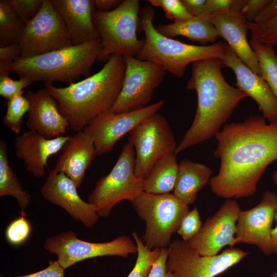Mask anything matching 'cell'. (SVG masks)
I'll return each mask as SVG.
<instances>
[{
    "mask_svg": "<svg viewBox=\"0 0 277 277\" xmlns=\"http://www.w3.org/2000/svg\"><path fill=\"white\" fill-rule=\"evenodd\" d=\"M215 137L220 166L208 183L212 191L226 199L253 195L267 167L277 161V120L267 124L254 116L226 123Z\"/></svg>",
    "mask_w": 277,
    "mask_h": 277,
    "instance_id": "cell-1",
    "label": "cell"
},
{
    "mask_svg": "<svg viewBox=\"0 0 277 277\" xmlns=\"http://www.w3.org/2000/svg\"><path fill=\"white\" fill-rule=\"evenodd\" d=\"M222 60L211 58L192 63L186 88L197 95L196 113L190 128L177 146L174 154L209 140L221 131L247 94L224 78Z\"/></svg>",
    "mask_w": 277,
    "mask_h": 277,
    "instance_id": "cell-2",
    "label": "cell"
},
{
    "mask_svg": "<svg viewBox=\"0 0 277 277\" xmlns=\"http://www.w3.org/2000/svg\"><path fill=\"white\" fill-rule=\"evenodd\" d=\"M126 64L124 56L111 55L98 72L66 87L45 83L57 103L60 113L74 132L82 131L98 115L109 111L123 86Z\"/></svg>",
    "mask_w": 277,
    "mask_h": 277,
    "instance_id": "cell-3",
    "label": "cell"
},
{
    "mask_svg": "<svg viewBox=\"0 0 277 277\" xmlns=\"http://www.w3.org/2000/svg\"><path fill=\"white\" fill-rule=\"evenodd\" d=\"M102 48L99 39L34 56L19 57L0 70V75L13 72L33 83L58 81L70 85L82 75H91V68Z\"/></svg>",
    "mask_w": 277,
    "mask_h": 277,
    "instance_id": "cell-4",
    "label": "cell"
},
{
    "mask_svg": "<svg viewBox=\"0 0 277 277\" xmlns=\"http://www.w3.org/2000/svg\"><path fill=\"white\" fill-rule=\"evenodd\" d=\"M155 14L153 7L149 5H145L140 9V23L145 37L137 58L154 63L178 78L182 77L187 66L194 62L223 58L227 44L220 41L208 46H197L167 37L153 25Z\"/></svg>",
    "mask_w": 277,
    "mask_h": 277,
    "instance_id": "cell-5",
    "label": "cell"
},
{
    "mask_svg": "<svg viewBox=\"0 0 277 277\" xmlns=\"http://www.w3.org/2000/svg\"><path fill=\"white\" fill-rule=\"evenodd\" d=\"M140 11L138 0H123L109 12L93 11L92 21L102 46L97 61L107 62L114 54L136 57L143 43L137 36Z\"/></svg>",
    "mask_w": 277,
    "mask_h": 277,
    "instance_id": "cell-6",
    "label": "cell"
},
{
    "mask_svg": "<svg viewBox=\"0 0 277 277\" xmlns=\"http://www.w3.org/2000/svg\"><path fill=\"white\" fill-rule=\"evenodd\" d=\"M129 202L145 222L142 238L150 249L168 248L189 208L173 193L153 194L143 191Z\"/></svg>",
    "mask_w": 277,
    "mask_h": 277,
    "instance_id": "cell-7",
    "label": "cell"
},
{
    "mask_svg": "<svg viewBox=\"0 0 277 277\" xmlns=\"http://www.w3.org/2000/svg\"><path fill=\"white\" fill-rule=\"evenodd\" d=\"M135 152L129 143L123 147L109 174L96 183L88 197V203L95 208L99 217L109 215L115 205L130 201L143 191V179L135 173Z\"/></svg>",
    "mask_w": 277,
    "mask_h": 277,
    "instance_id": "cell-8",
    "label": "cell"
},
{
    "mask_svg": "<svg viewBox=\"0 0 277 277\" xmlns=\"http://www.w3.org/2000/svg\"><path fill=\"white\" fill-rule=\"evenodd\" d=\"M128 141L135 152V175L141 179L159 160L174 153L177 147L167 120L158 113L134 128L129 133Z\"/></svg>",
    "mask_w": 277,
    "mask_h": 277,
    "instance_id": "cell-9",
    "label": "cell"
},
{
    "mask_svg": "<svg viewBox=\"0 0 277 277\" xmlns=\"http://www.w3.org/2000/svg\"><path fill=\"white\" fill-rule=\"evenodd\" d=\"M168 251L166 268L174 277H216L249 254L230 247L216 255L203 256L182 240L171 242Z\"/></svg>",
    "mask_w": 277,
    "mask_h": 277,
    "instance_id": "cell-10",
    "label": "cell"
},
{
    "mask_svg": "<svg viewBox=\"0 0 277 277\" xmlns=\"http://www.w3.org/2000/svg\"><path fill=\"white\" fill-rule=\"evenodd\" d=\"M44 247L57 255V261L65 269L88 259L104 256L126 258L137 252L135 242L125 235L107 242L93 243L78 239L76 233L71 230L48 238Z\"/></svg>",
    "mask_w": 277,
    "mask_h": 277,
    "instance_id": "cell-11",
    "label": "cell"
},
{
    "mask_svg": "<svg viewBox=\"0 0 277 277\" xmlns=\"http://www.w3.org/2000/svg\"><path fill=\"white\" fill-rule=\"evenodd\" d=\"M124 57L125 73L120 93L110 110L113 113L129 112L148 106L166 73L162 67L152 62L130 55Z\"/></svg>",
    "mask_w": 277,
    "mask_h": 277,
    "instance_id": "cell-12",
    "label": "cell"
},
{
    "mask_svg": "<svg viewBox=\"0 0 277 277\" xmlns=\"http://www.w3.org/2000/svg\"><path fill=\"white\" fill-rule=\"evenodd\" d=\"M19 43L21 58L34 56L73 45L52 0H43L37 14L26 24Z\"/></svg>",
    "mask_w": 277,
    "mask_h": 277,
    "instance_id": "cell-13",
    "label": "cell"
},
{
    "mask_svg": "<svg viewBox=\"0 0 277 277\" xmlns=\"http://www.w3.org/2000/svg\"><path fill=\"white\" fill-rule=\"evenodd\" d=\"M162 100L144 108L123 113L110 111L93 119L83 130L92 138L96 156L111 151L116 142L163 107Z\"/></svg>",
    "mask_w": 277,
    "mask_h": 277,
    "instance_id": "cell-14",
    "label": "cell"
},
{
    "mask_svg": "<svg viewBox=\"0 0 277 277\" xmlns=\"http://www.w3.org/2000/svg\"><path fill=\"white\" fill-rule=\"evenodd\" d=\"M241 211L234 199H226L217 211L208 218L199 232L188 241L203 256H214L227 246L235 243L236 223Z\"/></svg>",
    "mask_w": 277,
    "mask_h": 277,
    "instance_id": "cell-15",
    "label": "cell"
},
{
    "mask_svg": "<svg viewBox=\"0 0 277 277\" xmlns=\"http://www.w3.org/2000/svg\"><path fill=\"white\" fill-rule=\"evenodd\" d=\"M277 207V194L267 190L255 207L240 211L237 223L235 243L256 246L265 255L272 252L271 233Z\"/></svg>",
    "mask_w": 277,
    "mask_h": 277,
    "instance_id": "cell-16",
    "label": "cell"
},
{
    "mask_svg": "<svg viewBox=\"0 0 277 277\" xmlns=\"http://www.w3.org/2000/svg\"><path fill=\"white\" fill-rule=\"evenodd\" d=\"M73 182L63 172L53 169L41 189L43 197L50 203L63 208L74 220L87 227H92L98 222L93 205L79 196Z\"/></svg>",
    "mask_w": 277,
    "mask_h": 277,
    "instance_id": "cell-17",
    "label": "cell"
},
{
    "mask_svg": "<svg viewBox=\"0 0 277 277\" xmlns=\"http://www.w3.org/2000/svg\"><path fill=\"white\" fill-rule=\"evenodd\" d=\"M245 0H236L235 5L228 11L209 16L218 36L224 38L228 46L240 60L253 72L261 75L256 54L248 41V21L243 8Z\"/></svg>",
    "mask_w": 277,
    "mask_h": 277,
    "instance_id": "cell-18",
    "label": "cell"
},
{
    "mask_svg": "<svg viewBox=\"0 0 277 277\" xmlns=\"http://www.w3.org/2000/svg\"><path fill=\"white\" fill-rule=\"evenodd\" d=\"M221 60L224 66L234 72L237 88L256 102L263 117L269 123L276 121L277 98L261 75L243 63L229 46Z\"/></svg>",
    "mask_w": 277,
    "mask_h": 277,
    "instance_id": "cell-19",
    "label": "cell"
},
{
    "mask_svg": "<svg viewBox=\"0 0 277 277\" xmlns=\"http://www.w3.org/2000/svg\"><path fill=\"white\" fill-rule=\"evenodd\" d=\"M30 105L27 128L48 139L65 134L69 124L60 113L56 100L46 89L33 92L28 90L25 96Z\"/></svg>",
    "mask_w": 277,
    "mask_h": 277,
    "instance_id": "cell-20",
    "label": "cell"
},
{
    "mask_svg": "<svg viewBox=\"0 0 277 277\" xmlns=\"http://www.w3.org/2000/svg\"><path fill=\"white\" fill-rule=\"evenodd\" d=\"M69 137L60 136L48 139L29 130L16 136L14 142L15 155L24 162L27 170L34 176L44 177L45 168L48 167V157L62 149Z\"/></svg>",
    "mask_w": 277,
    "mask_h": 277,
    "instance_id": "cell-21",
    "label": "cell"
},
{
    "mask_svg": "<svg viewBox=\"0 0 277 277\" xmlns=\"http://www.w3.org/2000/svg\"><path fill=\"white\" fill-rule=\"evenodd\" d=\"M73 45L100 39L92 21L93 0H52Z\"/></svg>",
    "mask_w": 277,
    "mask_h": 277,
    "instance_id": "cell-22",
    "label": "cell"
},
{
    "mask_svg": "<svg viewBox=\"0 0 277 277\" xmlns=\"http://www.w3.org/2000/svg\"><path fill=\"white\" fill-rule=\"evenodd\" d=\"M62 149L53 169L64 172L78 189L96 156L93 141L88 134L80 131L69 136Z\"/></svg>",
    "mask_w": 277,
    "mask_h": 277,
    "instance_id": "cell-23",
    "label": "cell"
},
{
    "mask_svg": "<svg viewBox=\"0 0 277 277\" xmlns=\"http://www.w3.org/2000/svg\"><path fill=\"white\" fill-rule=\"evenodd\" d=\"M213 172L207 165L185 159L179 164L173 193L187 205L193 203L197 193L212 177Z\"/></svg>",
    "mask_w": 277,
    "mask_h": 277,
    "instance_id": "cell-24",
    "label": "cell"
},
{
    "mask_svg": "<svg viewBox=\"0 0 277 277\" xmlns=\"http://www.w3.org/2000/svg\"><path fill=\"white\" fill-rule=\"evenodd\" d=\"M155 28L160 34L167 37L185 36L202 45L214 43L219 36L209 16H193L187 21L161 24Z\"/></svg>",
    "mask_w": 277,
    "mask_h": 277,
    "instance_id": "cell-25",
    "label": "cell"
},
{
    "mask_svg": "<svg viewBox=\"0 0 277 277\" xmlns=\"http://www.w3.org/2000/svg\"><path fill=\"white\" fill-rule=\"evenodd\" d=\"M179 164L174 153L159 160L143 179V191L153 194H166L173 190Z\"/></svg>",
    "mask_w": 277,
    "mask_h": 277,
    "instance_id": "cell-26",
    "label": "cell"
},
{
    "mask_svg": "<svg viewBox=\"0 0 277 277\" xmlns=\"http://www.w3.org/2000/svg\"><path fill=\"white\" fill-rule=\"evenodd\" d=\"M10 195L15 198L21 209L24 212L29 204L31 196L23 187L12 168L9 164L7 146L3 140H0V196Z\"/></svg>",
    "mask_w": 277,
    "mask_h": 277,
    "instance_id": "cell-27",
    "label": "cell"
},
{
    "mask_svg": "<svg viewBox=\"0 0 277 277\" xmlns=\"http://www.w3.org/2000/svg\"><path fill=\"white\" fill-rule=\"evenodd\" d=\"M25 25L15 13L8 0H1L0 47L19 42Z\"/></svg>",
    "mask_w": 277,
    "mask_h": 277,
    "instance_id": "cell-28",
    "label": "cell"
},
{
    "mask_svg": "<svg viewBox=\"0 0 277 277\" xmlns=\"http://www.w3.org/2000/svg\"><path fill=\"white\" fill-rule=\"evenodd\" d=\"M249 43L257 57L261 75L277 98V54L273 47L252 39Z\"/></svg>",
    "mask_w": 277,
    "mask_h": 277,
    "instance_id": "cell-29",
    "label": "cell"
},
{
    "mask_svg": "<svg viewBox=\"0 0 277 277\" xmlns=\"http://www.w3.org/2000/svg\"><path fill=\"white\" fill-rule=\"evenodd\" d=\"M131 234L137 246V258L134 267L127 277H148L161 249L151 250L135 232Z\"/></svg>",
    "mask_w": 277,
    "mask_h": 277,
    "instance_id": "cell-30",
    "label": "cell"
},
{
    "mask_svg": "<svg viewBox=\"0 0 277 277\" xmlns=\"http://www.w3.org/2000/svg\"><path fill=\"white\" fill-rule=\"evenodd\" d=\"M6 104L7 111L2 118V123L16 134H19L23 117L29 110V102L22 94L7 100Z\"/></svg>",
    "mask_w": 277,
    "mask_h": 277,
    "instance_id": "cell-31",
    "label": "cell"
},
{
    "mask_svg": "<svg viewBox=\"0 0 277 277\" xmlns=\"http://www.w3.org/2000/svg\"><path fill=\"white\" fill-rule=\"evenodd\" d=\"M252 40L274 47L277 45V15L263 23L248 22Z\"/></svg>",
    "mask_w": 277,
    "mask_h": 277,
    "instance_id": "cell-32",
    "label": "cell"
},
{
    "mask_svg": "<svg viewBox=\"0 0 277 277\" xmlns=\"http://www.w3.org/2000/svg\"><path fill=\"white\" fill-rule=\"evenodd\" d=\"M31 231L30 224L26 218L25 213H21L19 217L13 220L7 226L6 239L12 245H20L27 240Z\"/></svg>",
    "mask_w": 277,
    "mask_h": 277,
    "instance_id": "cell-33",
    "label": "cell"
},
{
    "mask_svg": "<svg viewBox=\"0 0 277 277\" xmlns=\"http://www.w3.org/2000/svg\"><path fill=\"white\" fill-rule=\"evenodd\" d=\"M152 7H161L165 15L174 22L187 21L193 17L187 11L181 0H148Z\"/></svg>",
    "mask_w": 277,
    "mask_h": 277,
    "instance_id": "cell-34",
    "label": "cell"
},
{
    "mask_svg": "<svg viewBox=\"0 0 277 277\" xmlns=\"http://www.w3.org/2000/svg\"><path fill=\"white\" fill-rule=\"evenodd\" d=\"M202 226L199 211L195 207L183 217L176 232L182 240L188 242L199 232Z\"/></svg>",
    "mask_w": 277,
    "mask_h": 277,
    "instance_id": "cell-35",
    "label": "cell"
},
{
    "mask_svg": "<svg viewBox=\"0 0 277 277\" xmlns=\"http://www.w3.org/2000/svg\"><path fill=\"white\" fill-rule=\"evenodd\" d=\"M17 15L26 24L41 10L43 0H8Z\"/></svg>",
    "mask_w": 277,
    "mask_h": 277,
    "instance_id": "cell-36",
    "label": "cell"
},
{
    "mask_svg": "<svg viewBox=\"0 0 277 277\" xmlns=\"http://www.w3.org/2000/svg\"><path fill=\"white\" fill-rule=\"evenodd\" d=\"M33 82L27 78L19 77L15 80L8 75H0V95L9 100L15 96L23 94V89Z\"/></svg>",
    "mask_w": 277,
    "mask_h": 277,
    "instance_id": "cell-37",
    "label": "cell"
},
{
    "mask_svg": "<svg viewBox=\"0 0 277 277\" xmlns=\"http://www.w3.org/2000/svg\"><path fill=\"white\" fill-rule=\"evenodd\" d=\"M236 0H206L201 15L211 16L226 12L233 7Z\"/></svg>",
    "mask_w": 277,
    "mask_h": 277,
    "instance_id": "cell-38",
    "label": "cell"
},
{
    "mask_svg": "<svg viewBox=\"0 0 277 277\" xmlns=\"http://www.w3.org/2000/svg\"><path fill=\"white\" fill-rule=\"evenodd\" d=\"M21 48L19 42L0 47V70L21 57Z\"/></svg>",
    "mask_w": 277,
    "mask_h": 277,
    "instance_id": "cell-39",
    "label": "cell"
},
{
    "mask_svg": "<svg viewBox=\"0 0 277 277\" xmlns=\"http://www.w3.org/2000/svg\"><path fill=\"white\" fill-rule=\"evenodd\" d=\"M168 252V248L161 249L148 277H174L172 273L167 271L166 268Z\"/></svg>",
    "mask_w": 277,
    "mask_h": 277,
    "instance_id": "cell-40",
    "label": "cell"
},
{
    "mask_svg": "<svg viewBox=\"0 0 277 277\" xmlns=\"http://www.w3.org/2000/svg\"><path fill=\"white\" fill-rule=\"evenodd\" d=\"M65 270L57 261H50L46 268L38 272L19 276L1 277H65Z\"/></svg>",
    "mask_w": 277,
    "mask_h": 277,
    "instance_id": "cell-41",
    "label": "cell"
},
{
    "mask_svg": "<svg viewBox=\"0 0 277 277\" xmlns=\"http://www.w3.org/2000/svg\"><path fill=\"white\" fill-rule=\"evenodd\" d=\"M270 0H245L243 14L248 22H252L255 16Z\"/></svg>",
    "mask_w": 277,
    "mask_h": 277,
    "instance_id": "cell-42",
    "label": "cell"
},
{
    "mask_svg": "<svg viewBox=\"0 0 277 277\" xmlns=\"http://www.w3.org/2000/svg\"><path fill=\"white\" fill-rule=\"evenodd\" d=\"M277 15V0H270L255 16L252 22L260 23L268 21Z\"/></svg>",
    "mask_w": 277,
    "mask_h": 277,
    "instance_id": "cell-43",
    "label": "cell"
},
{
    "mask_svg": "<svg viewBox=\"0 0 277 277\" xmlns=\"http://www.w3.org/2000/svg\"><path fill=\"white\" fill-rule=\"evenodd\" d=\"M189 13L193 16H197L202 13L206 0H181Z\"/></svg>",
    "mask_w": 277,
    "mask_h": 277,
    "instance_id": "cell-44",
    "label": "cell"
},
{
    "mask_svg": "<svg viewBox=\"0 0 277 277\" xmlns=\"http://www.w3.org/2000/svg\"><path fill=\"white\" fill-rule=\"evenodd\" d=\"M121 0H93L94 10L101 12L111 11L117 8Z\"/></svg>",
    "mask_w": 277,
    "mask_h": 277,
    "instance_id": "cell-45",
    "label": "cell"
},
{
    "mask_svg": "<svg viewBox=\"0 0 277 277\" xmlns=\"http://www.w3.org/2000/svg\"><path fill=\"white\" fill-rule=\"evenodd\" d=\"M275 220L276 221V225L271 230V241L272 252L277 254V207L275 211Z\"/></svg>",
    "mask_w": 277,
    "mask_h": 277,
    "instance_id": "cell-46",
    "label": "cell"
},
{
    "mask_svg": "<svg viewBox=\"0 0 277 277\" xmlns=\"http://www.w3.org/2000/svg\"><path fill=\"white\" fill-rule=\"evenodd\" d=\"M272 180L274 184L277 185V170H276L272 175Z\"/></svg>",
    "mask_w": 277,
    "mask_h": 277,
    "instance_id": "cell-47",
    "label": "cell"
},
{
    "mask_svg": "<svg viewBox=\"0 0 277 277\" xmlns=\"http://www.w3.org/2000/svg\"><path fill=\"white\" fill-rule=\"evenodd\" d=\"M268 277H277V269L273 271L270 275Z\"/></svg>",
    "mask_w": 277,
    "mask_h": 277,
    "instance_id": "cell-48",
    "label": "cell"
},
{
    "mask_svg": "<svg viewBox=\"0 0 277 277\" xmlns=\"http://www.w3.org/2000/svg\"><path fill=\"white\" fill-rule=\"evenodd\" d=\"M275 47H276V49H277V45H276V46H275Z\"/></svg>",
    "mask_w": 277,
    "mask_h": 277,
    "instance_id": "cell-49",
    "label": "cell"
}]
</instances>
